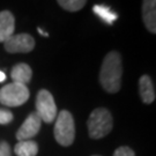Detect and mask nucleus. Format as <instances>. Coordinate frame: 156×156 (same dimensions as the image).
Wrapping results in <instances>:
<instances>
[{"mask_svg":"<svg viewBox=\"0 0 156 156\" xmlns=\"http://www.w3.org/2000/svg\"><path fill=\"white\" fill-rule=\"evenodd\" d=\"M123 62L122 56L117 51L109 52L102 62L100 72V82L106 93L116 94L122 87Z\"/></svg>","mask_w":156,"mask_h":156,"instance_id":"f257e3e1","label":"nucleus"},{"mask_svg":"<svg viewBox=\"0 0 156 156\" xmlns=\"http://www.w3.org/2000/svg\"><path fill=\"white\" fill-rule=\"evenodd\" d=\"M87 125L91 139H102L111 132L113 127V119L108 109L97 108L90 113Z\"/></svg>","mask_w":156,"mask_h":156,"instance_id":"f03ea898","label":"nucleus"},{"mask_svg":"<svg viewBox=\"0 0 156 156\" xmlns=\"http://www.w3.org/2000/svg\"><path fill=\"white\" fill-rule=\"evenodd\" d=\"M55 138L59 145L68 147L73 144L75 138V125L71 112L62 110L56 117Z\"/></svg>","mask_w":156,"mask_h":156,"instance_id":"7ed1b4c3","label":"nucleus"},{"mask_svg":"<svg viewBox=\"0 0 156 156\" xmlns=\"http://www.w3.org/2000/svg\"><path fill=\"white\" fill-rule=\"evenodd\" d=\"M28 100L29 89L24 84L12 82L0 89V103L5 106H20Z\"/></svg>","mask_w":156,"mask_h":156,"instance_id":"20e7f679","label":"nucleus"},{"mask_svg":"<svg viewBox=\"0 0 156 156\" xmlns=\"http://www.w3.org/2000/svg\"><path fill=\"white\" fill-rule=\"evenodd\" d=\"M36 113L41 120L45 123H52L57 117V105L53 96L49 90L42 89L36 97Z\"/></svg>","mask_w":156,"mask_h":156,"instance_id":"39448f33","label":"nucleus"},{"mask_svg":"<svg viewBox=\"0 0 156 156\" xmlns=\"http://www.w3.org/2000/svg\"><path fill=\"white\" fill-rule=\"evenodd\" d=\"M4 46L9 53H28L35 48V39L29 34H17L7 39Z\"/></svg>","mask_w":156,"mask_h":156,"instance_id":"423d86ee","label":"nucleus"},{"mask_svg":"<svg viewBox=\"0 0 156 156\" xmlns=\"http://www.w3.org/2000/svg\"><path fill=\"white\" fill-rule=\"evenodd\" d=\"M41 125H42V120L38 117V115L36 112L30 113L16 132V139L19 141L31 140V138L39 132Z\"/></svg>","mask_w":156,"mask_h":156,"instance_id":"0eeeda50","label":"nucleus"},{"mask_svg":"<svg viewBox=\"0 0 156 156\" xmlns=\"http://www.w3.org/2000/svg\"><path fill=\"white\" fill-rule=\"evenodd\" d=\"M15 30V19L9 11L0 12V43H5Z\"/></svg>","mask_w":156,"mask_h":156,"instance_id":"6e6552de","label":"nucleus"},{"mask_svg":"<svg viewBox=\"0 0 156 156\" xmlns=\"http://www.w3.org/2000/svg\"><path fill=\"white\" fill-rule=\"evenodd\" d=\"M142 20L151 34L156 33V0L142 1Z\"/></svg>","mask_w":156,"mask_h":156,"instance_id":"1a4fd4ad","label":"nucleus"},{"mask_svg":"<svg viewBox=\"0 0 156 156\" xmlns=\"http://www.w3.org/2000/svg\"><path fill=\"white\" fill-rule=\"evenodd\" d=\"M139 93L144 103L151 104L155 101V88L149 75H142L139 80Z\"/></svg>","mask_w":156,"mask_h":156,"instance_id":"9d476101","label":"nucleus"},{"mask_svg":"<svg viewBox=\"0 0 156 156\" xmlns=\"http://www.w3.org/2000/svg\"><path fill=\"white\" fill-rule=\"evenodd\" d=\"M31 76H33L31 67L24 62L15 65L11 71V78L13 80V82H15V83H21L26 86L30 82Z\"/></svg>","mask_w":156,"mask_h":156,"instance_id":"9b49d317","label":"nucleus"},{"mask_svg":"<svg viewBox=\"0 0 156 156\" xmlns=\"http://www.w3.org/2000/svg\"><path fill=\"white\" fill-rule=\"evenodd\" d=\"M14 151L17 156H36L38 153V146L33 140H23L15 145Z\"/></svg>","mask_w":156,"mask_h":156,"instance_id":"f8f14e48","label":"nucleus"},{"mask_svg":"<svg viewBox=\"0 0 156 156\" xmlns=\"http://www.w3.org/2000/svg\"><path fill=\"white\" fill-rule=\"evenodd\" d=\"M94 13L100 17L102 21H104L108 24H112L117 20L118 15L108 7V6L104 5H95L94 8H93Z\"/></svg>","mask_w":156,"mask_h":156,"instance_id":"ddd939ff","label":"nucleus"},{"mask_svg":"<svg viewBox=\"0 0 156 156\" xmlns=\"http://www.w3.org/2000/svg\"><path fill=\"white\" fill-rule=\"evenodd\" d=\"M59 6L68 12H78L82 9L87 0H57Z\"/></svg>","mask_w":156,"mask_h":156,"instance_id":"4468645a","label":"nucleus"},{"mask_svg":"<svg viewBox=\"0 0 156 156\" xmlns=\"http://www.w3.org/2000/svg\"><path fill=\"white\" fill-rule=\"evenodd\" d=\"M13 113L7 109H0V125H7L13 120Z\"/></svg>","mask_w":156,"mask_h":156,"instance_id":"2eb2a0df","label":"nucleus"},{"mask_svg":"<svg viewBox=\"0 0 156 156\" xmlns=\"http://www.w3.org/2000/svg\"><path fill=\"white\" fill-rule=\"evenodd\" d=\"M113 156H135L134 151L127 147V146H123V147H119L118 149L115 151Z\"/></svg>","mask_w":156,"mask_h":156,"instance_id":"dca6fc26","label":"nucleus"},{"mask_svg":"<svg viewBox=\"0 0 156 156\" xmlns=\"http://www.w3.org/2000/svg\"><path fill=\"white\" fill-rule=\"evenodd\" d=\"M0 156H12L11 147L5 141L0 142Z\"/></svg>","mask_w":156,"mask_h":156,"instance_id":"f3484780","label":"nucleus"},{"mask_svg":"<svg viewBox=\"0 0 156 156\" xmlns=\"http://www.w3.org/2000/svg\"><path fill=\"white\" fill-rule=\"evenodd\" d=\"M6 80V74L2 71H0V82H4Z\"/></svg>","mask_w":156,"mask_h":156,"instance_id":"a211bd4d","label":"nucleus"},{"mask_svg":"<svg viewBox=\"0 0 156 156\" xmlns=\"http://www.w3.org/2000/svg\"><path fill=\"white\" fill-rule=\"evenodd\" d=\"M37 30H38V33L41 34V35H43L44 37H48V36H49V35H48V33H45L44 30H42V29H41V28H38V29H37Z\"/></svg>","mask_w":156,"mask_h":156,"instance_id":"6ab92c4d","label":"nucleus"},{"mask_svg":"<svg viewBox=\"0 0 156 156\" xmlns=\"http://www.w3.org/2000/svg\"><path fill=\"white\" fill-rule=\"evenodd\" d=\"M94 156H98V155H94Z\"/></svg>","mask_w":156,"mask_h":156,"instance_id":"aec40b11","label":"nucleus"}]
</instances>
